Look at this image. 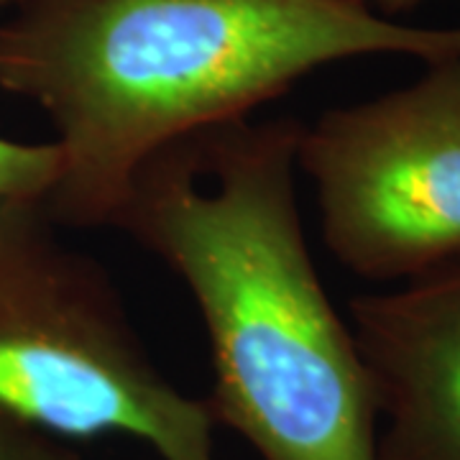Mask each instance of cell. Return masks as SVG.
Masks as SVG:
<instances>
[{
    "label": "cell",
    "mask_w": 460,
    "mask_h": 460,
    "mask_svg": "<svg viewBox=\"0 0 460 460\" xmlns=\"http://www.w3.org/2000/svg\"><path fill=\"white\" fill-rule=\"evenodd\" d=\"M371 54L456 59L460 26L361 0H13L0 18V90L49 118L59 172L41 199L65 230L111 228L154 151Z\"/></svg>",
    "instance_id": "2"
},
{
    "label": "cell",
    "mask_w": 460,
    "mask_h": 460,
    "mask_svg": "<svg viewBox=\"0 0 460 460\" xmlns=\"http://www.w3.org/2000/svg\"><path fill=\"white\" fill-rule=\"evenodd\" d=\"M363 5H368L371 11H376L381 16L392 18L394 13H402V11H410L414 5L425 3V0H361Z\"/></svg>",
    "instance_id": "8"
},
{
    "label": "cell",
    "mask_w": 460,
    "mask_h": 460,
    "mask_svg": "<svg viewBox=\"0 0 460 460\" xmlns=\"http://www.w3.org/2000/svg\"><path fill=\"white\" fill-rule=\"evenodd\" d=\"M374 384L376 460H460V261L348 302Z\"/></svg>",
    "instance_id": "5"
},
{
    "label": "cell",
    "mask_w": 460,
    "mask_h": 460,
    "mask_svg": "<svg viewBox=\"0 0 460 460\" xmlns=\"http://www.w3.org/2000/svg\"><path fill=\"white\" fill-rule=\"evenodd\" d=\"M0 460H80L69 445L0 410Z\"/></svg>",
    "instance_id": "7"
},
{
    "label": "cell",
    "mask_w": 460,
    "mask_h": 460,
    "mask_svg": "<svg viewBox=\"0 0 460 460\" xmlns=\"http://www.w3.org/2000/svg\"><path fill=\"white\" fill-rule=\"evenodd\" d=\"M13 0H0V18ZM59 172V151L0 136V198H47Z\"/></svg>",
    "instance_id": "6"
},
{
    "label": "cell",
    "mask_w": 460,
    "mask_h": 460,
    "mask_svg": "<svg viewBox=\"0 0 460 460\" xmlns=\"http://www.w3.org/2000/svg\"><path fill=\"white\" fill-rule=\"evenodd\" d=\"M62 230L41 198H0V410L62 440L217 460L208 402L159 368L113 274Z\"/></svg>",
    "instance_id": "3"
},
{
    "label": "cell",
    "mask_w": 460,
    "mask_h": 460,
    "mask_svg": "<svg viewBox=\"0 0 460 460\" xmlns=\"http://www.w3.org/2000/svg\"><path fill=\"white\" fill-rule=\"evenodd\" d=\"M296 169L313 181L325 248L350 274L410 281L458 263L460 57L305 123Z\"/></svg>",
    "instance_id": "4"
},
{
    "label": "cell",
    "mask_w": 460,
    "mask_h": 460,
    "mask_svg": "<svg viewBox=\"0 0 460 460\" xmlns=\"http://www.w3.org/2000/svg\"><path fill=\"white\" fill-rule=\"evenodd\" d=\"M302 126L246 115L166 144L136 169L111 228L195 299L215 425L261 460H376L374 384L302 226Z\"/></svg>",
    "instance_id": "1"
}]
</instances>
